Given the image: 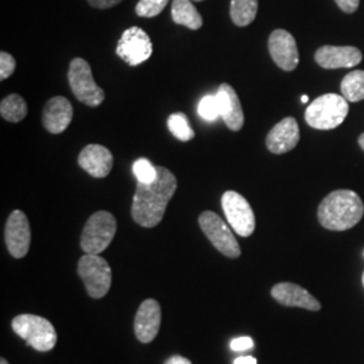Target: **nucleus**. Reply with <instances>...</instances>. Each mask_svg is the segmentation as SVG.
Listing matches in <instances>:
<instances>
[{
  "mask_svg": "<svg viewBox=\"0 0 364 364\" xmlns=\"http://www.w3.org/2000/svg\"><path fill=\"white\" fill-rule=\"evenodd\" d=\"M158 176L151 183H136L132 198L131 216L136 224L144 228L158 225L165 215L171 197L177 189V180L169 169L156 166Z\"/></svg>",
  "mask_w": 364,
  "mask_h": 364,
  "instance_id": "nucleus-1",
  "label": "nucleus"
},
{
  "mask_svg": "<svg viewBox=\"0 0 364 364\" xmlns=\"http://www.w3.org/2000/svg\"><path fill=\"white\" fill-rule=\"evenodd\" d=\"M362 198L348 189H338L321 201L317 216L320 224L331 231H347L362 220Z\"/></svg>",
  "mask_w": 364,
  "mask_h": 364,
  "instance_id": "nucleus-2",
  "label": "nucleus"
},
{
  "mask_svg": "<svg viewBox=\"0 0 364 364\" xmlns=\"http://www.w3.org/2000/svg\"><path fill=\"white\" fill-rule=\"evenodd\" d=\"M348 103L343 95L326 93L313 100L306 108L305 120L316 130L336 129L348 115Z\"/></svg>",
  "mask_w": 364,
  "mask_h": 364,
  "instance_id": "nucleus-3",
  "label": "nucleus"
},
{
  "mask_svg": "<svg viewBox=\"0 0 364 364\" xmlns=\"http://www.w3.org/2000/svg\"><path fill=\"white\" fill-rule=\"evenodd\" d=\"M14 332L39 352H48L57 343V332L52 323L36 314H19L13 320Z\"/></svg>",
  "mask_w": 364,
  "mask_h": 364,
  "instance_id": "nucleus-4",
  "label": "nucleus"
},
{
  "mask_svg": "<svg viewBox=\"0 0 364 364\" xmlns=\"http://www.w3.org/2000/svg\"><path fill=\"white\" fill-rule=\"evenodd\" d=\"M117 234V219L107 210L93 213L81 234L80 245L85 254H102Z\"/></svg>",
  "mask_w": 364,
  "mask_h": 364,
  "instance_id": "nucleus-5",
  "label": "nucleus"
},
{
  "mask_svg": "<svg viewBox=\"0 0 364 364\" xmlns=\"http://www.w3.org/2000/svg\"><path fill=\"white\" fill-rule=\"evenodd\" d=\"M68 80L70 90L80 103L97 107L105 102V91L96 84L91 66L84 58L72 60L68 70Z\"/></svg>",
  "mask_w": 364,
  "mask_h": 364,
  "instance_id": "nucleus-6",
  "label": "nucleus"
},
{
  "mask_svg": "<svg viewBox=\"0 0 364 364\" xmlns=\"http://www.w3.org/2000/svg\"><path fill=\"white\" fill-rule=\"evenodd\" d=\"M77 273L92 299H103L112 284L108 262L97 254H85L78 260Z\"/></svg>",
  "mask_w": 364,
  "mask_h": 364,
  "instance_id": "nucleus-7",
  "label": "nucleus"
},
{
  "mask_svg": "<svg viewBox=\"0 0 364 364\" xmlns=\"http://www.w3.org/2000/svg\"><path fill=\"white\" fill-rule=\"evenodd\" d=\"M198 224L203 232L208 237L209 242L213 245V247L223 255L231 259H236L240 257L242 251L235 235L232 234L228 224L221 220L219 215L210 210H205L200 215Z\"/></svg>",
  "mask_w": 364,
  "mask_h": 364,
  "instance_id": "nucleus-8",
  "label": "nucleus"
},
{
  "mask_svg": "<svg viewBox=\"0 0 364 364\" xmlns=\"http://www.w3.org/2000/svg\"><path fill=\"white\" fill-rule=\"evenodd\" d=\"M221 207L227 221L235 232L248 237L255 231V215L250 203L242 195L234 191L225 192L221 197Z\"/></svg>",
  "mask_w": 364,
  "mask_h": 364,
  "instance_id": "nucleus-9",
  "label": "nucleus"
},
{
  "mask_svg": "<svg viewBox=\"0 0 364 364\" xmlns=\"http://www.w3.org/2000/svg\"><path fill=\"white\" fill-rule=\"evenodd\" d=\"M117 54L130 66L141 65L153 54L151 39L141 27H129L117 42Z\"/></svg>",
  "mask_w": 364,
  "mask_h": 364,
  "instance_id": "nucleus-10",
  "label": "nucleus"
},
{
  "mask_svg": "<svg viewBox=\"0 0 364 364\" xmlns=\"http://www.w3.org/2000/svg\"><path fill=\"white\" fill-rule=\"evenodd\" d=\"M6 245L14 258L26 257L31 243V231L27 216L19 209L14 210L6 224Z\"/></svg>",
  "mask_w": 364,
  "mask_h": 364,
  "instance_id": "nucleus-11",
  "label": "nucleus"
},
{
  "mask_svg": "<svg viewBox=\"0 0 364 364\" xmlns=\"http://www.w3.org/2000/svg\"><path fill=\"white\" fill-rule=\"evenodd\" d=\"M269 52L274 63L282 70L291 72L299 63V53L294 37L282 28L274 30L269 38Z\"/></svg>",
  "mask_w": 364,
  "mask_h": 364,
  "instance_id": "nucleus-12",
  "label": "nucleus"
},
{
  "mask_svg": "<svg viewBox=\"0 0 364 364\" xmlns=\"http://www.w3.org/2000/svg\"><path fill=\"white\" fill-rule=\"evenodd\" d=\"M161 305L156 299H144L136 312L134 321L135 335L141 343L147 344L156 338L161 326Z\"/></svg>",
  "mask_w": 364,
  "mask_h": 364,
  "instance_id": "nucleus-13",
  "label": "nucleus"
},
{
  "mask_svg": "<svg viewBox=\"0 0 364 364\" xmlns=\"http://www.w3.org/2000/svg\"><path fill=\"white\" fill-rule=\"evenodd\" d=\"M363 55L355 46H321L314 54V60L324 69H340L359 65Z\"/></svg>",
  "mask_w": 364,
  "mask_h": 364,
  "instance_id": "nucleus-14",
  "label": "nucleus"
},
{
  "mask_svg": "<svg viewBox=\"0 0 364 364\" xmlns=\"http://www.w3.org/2000/svg\"><path fill=\"white\" fill-rule=\"evenodd\" d=\"M272 296L278 304L289 308H302L312 312H318L321 309V304L306 289L296 284H278L272 289Z\"/></svg>",
  "mask_w": 364,
  "mask_h": 364,
  "instance_id": "nucleus-15",
  "label": "nucleus"
},
{
  "mask_svg": "<svg viewBox=\"0 0 364 364\" xmlns=\"http://www.w3.org/2000/svg\"><path fill=\"white\" fill-rule=\"evenodd\" d=\"M299 142V127L294 117H285L274 126L266 138V146L273 154H285Z\"/></svg>",
  "mask_w": 364,
  "mask_h": 364,
  "instance_id": "nucleus-16",
  "label": "nucleus"
},
{
  "mask_svg": "<svg viewBox=\"0 0 364 364\" xmlns=\"http://www.w3.org/2000/svg\"><path fill=\"white\" fill-rule=\"evenodd\" d=\"M78 165L95 178H105L112 169L114 156L102 144H88L78 156Z\"/></svg>",
  "mask_w": 364,
  "mask_h": 364,
  "instance_id": "nucleus-17",
  "label": "nucleus"
},
{
  "mask_svg": "<svg viewBox=\"0 0 364 364\" xmlns=\"http://www.w3.org/2000/svg\"><path fill=\"white\" fill-rule=\"evenodd\" d=\"M72 119H73V107L66 97L55 96L45 105L43 114H42V123H43V127L50 134L64 132L69 127Z\"/></svg>",
  "mask_w": 364,
  "mask_h": 364,
  "instance_id": "nucleus-18",
  "label": "nucleus"
},
{
  "mask_svg": "<svg viewBox=\"0 0 364 364\" xmlns=\"http://www.w3.org/2000/svg\"><path fill=\"white\" fill-rule=\"evenodd\" d=\"M216 95L219 97L221 117L225 126L230 130H240L245 124V114L237 93L230 84H221Z\"/></svg>",
  "mask_w": 364,
  "mask_h": 364,
  "instance_id": "nucleus-19",
  "label": "nucleus"
},
{
  "mask_svg": "<svg viewBox=\"0 0 364 364\" xmlns=\"http://www.w3.org/2000/svg\"><path fill=\"white\" fill-rule=\"evenodd\" d=\"M171 18L174 23L191 30H198L203 26V18L191 0H173Z\"/></svg>",
  "mask_w": 364,
  "mask_h": 364,
  "instance_id": "nucleus-20",
  "label": "nucleus"
},
{
  "mask_svg": "<svg viewBox=\"0 0 364 364\" xmlns=\"http://www.w3.org/2000/svg\"><path fill=\"white\" fill-rule=\"evenodd\" d=\"M258 13V0H231L230 14L236 26L246 27L254 22Z\"/></svg>",
  "mask_w": 364,
  "mask_h": 364,
  "instance_id": "nucleus-21",
  "label": "nucleus"
},
{
  "mask_svg": "<svg viewBox=\"0 0 364 364\" xmlns=\"http://www.w3.org/2000/svg\"><path fill=\"white\" fill-rule=\"evenodd\" d=\"M0 115L10 123L22 122L27 115V105L25 99L16 93L4 97L0 105Z\"/></svg>",
  "mask_w": 364,
  "mask_h": 364,
  "instance_id": "nucleus-22",
  "label": "nucleus"
},
{
  "mask_svg": "<svg viewBox=\"0 0 364 364\" xmlns=\"http://www.w3.org/2000/svg\"><path fill=\"white\" fill-rule=\"evenodd\" d=\"M341 95L350 102L358 103L364 99V70H352L343 78Z\"/></svg>",
  "mask_w": 364,
  "mask_h": 364,
  "instance_id": "nucleus-23",
  "label": "nucleus"
},
{
  "mask_svg": "<svg viewBox=\"0 0 364 364\" xmlns=\"http://www.w3.org/2000/svg\"><path fill=\"white\" fill-rule=\"evenodd\" d=\"M170 132L181 142H189L195 138V131L192 130L189 120L183 112L171 114L168 119Z\"/></svg>",
  "mask_w": 364,
  "mask_h": 364,
  "instance_id": "nucleus-24",
  "label": "nucleus"
},
{
  "mask_svg": "<svg viewBox=\"0 0 364 364\" xmlns=\"http://www.w3.org/2000/svg\"><path fill=\"white\" fill-rule=\"evenodd\" d=\"M198 115L207 122H215L221 117L220 103L218 95H207L198 103Z\"/></svg>",
  "mask_w": 364,
  "mask_h": 364,
  "instance_id": "nucleus-25",
  "label": "nucleus"
},
{
  "mask_svg": "<svg viewBox=\"0 0 364 364\" xmlns=\"http://www.w3.org/2000/svg\"><path fill=\"white\" fill-rule=\"evenodd\" d=\"M132 170H134L136 180L141 183H151V182L156 181V176H158V170L156 166L146 158H139L138 161H135L132 165Z\"/></svg>",
  "mask_w": 364,
  "mask_h": 364,
  "instance_id": "nucleus-26",
  "label": "nucleus"
},
{
  "mask_svg": "<svg viewBox=\"0 0 364 364\" xmlns=\"http://www.w3.org/2000/svg\"><path fill=\"white\" fill-rule=\"evenodd\" d=\"M169 0H139L135 11L138 16L142 18H153L165 10Z\"/></svg>",
  "mask_w": 364,
  "mask_h": 364,
  "instance_id": "nucleus-27",
  "label": "nucleus"
},
{
  "mask_svg": "<svg viewBox=\"0 0 364 364\" xmlns=\"http://www.w3.org/2000/svg\"><path fill=\"white\" fill-rule=\"evenodd\" d=\"M16 68V61L10 53H0V80L10 77Z\"/></svg>",
  "mask_w": 364,
  "mask_h": 364,
  "instance_id": "nucleus-28",
  "label": "nucleus"
},
{
  "mask_svg": "<svg viewBox=\"0 0 364 364\" xmlns=\"http://www.w3.org/2000/svg\"><path fill=\"white\" fill-rule=\"evenodd\" d=\"M252 347H254V341L251 338H237L231 341V348L234 351H247V350H251Z\"/></svg>",
  "mask_w": 364,
  "mask_h": 364,
  "instance_id": "nucleus-29",
  "label": "nucleus"
},
{
  "mask_svg": "<svg viewBox=\"0 0 364 364\" xmlns=\"http://www.w3.org/2000/svg\"><path fill=\"white\" fill-rule=\"evenodd\" d=\"M335 1L340 7V10L347 14L355 13L359 7V0H335Z\"/></svg>",
  "mask_w": 364,
  "mask_h": 364,
  "instance_id": "nucleus-30",
  "label": "nucleus"
},
{
  "mask_svg": "<svg viewBox=\"0 0 364 364\" xmlns=\"http://www.w3.org/2000/svg\"><path fill=\"white\" fill-rule=\"evenodd\" d=\"M122 0H88L90 6L95 7V9H99V10H107V9H111L114 6H117Z\"/></svg>",
  "mask_w": 364,
  "mask_h": 364,
  "instance_id": "nucleus-31",
  "label": "nucleus"
},
{
  "mask_svg": "<svg viewBox=\"0 0 364 364\" xmlns=\"http://www.w3.org/2000/svg\"><path fill=\"white\" fill-rule=\"evenodd\" d=\"M165 364H192V362H191L189 359L183 358V356H180V355H174V356L169 358Z\"/></svg>",
  "mask_w": 364,
  "mask_h": 364,
  "instance_id": "nucleus-32",
  "label": "nucleus"
},
{
  "mask_svg": "<svg viewBox=\"0 0 364 364\" xmlns=\"http://www.w3.org/2000/svg\"><path fill=\"white\" fill-rule=\"evenodd\" d=\"M234 364H257V359L252 356H240L235 359Z\"/></svg>",
  "mask_w": 364,
  "mask_h": 364,
  "instance_id": "nucleus-33",
  "label": "nucleus"
},
{
  "mask_svg": "<svg viewBox=\"0 0 364 364\" xmlns=\"http://www.w3.org/2000/svg\"><path fill=\"white\" fill-rule=\"evenodd\" d=\"M359 144H360V147L364 150V134L359 136Z\"/></svg>",
  "mask_w": 364,
  "mask_h": 364,
  "instance_id": "nucleus-34",
  "label": "nucleus"
},
{
  "mask_svg": "<svg viewBox=\"0 0 364 364\" xmlns=\"http://www.w3.org/2000/svg\"><path fill=\"white\" fill-rule=\"evenodd\" d=\"M301 102H302V103H308V102H309V97H308L306 95H304V96L301 97Z\"/></svg>",
  "mask_w": 364,
  "mask_h": 364,
  "instance_id": "nucleus-35",
  "label": "nucleus"
},
{
  "mask_svg": "<svg viewBox=\"0 0 364 364\" xmlns=\"http://www.w3.org/2000/svg\"><path fill=\"white\" fill-rule=\"evenodd\" d=\"M0 364H9V362H7L4 358H1V359H0Z\"/></svg>",
  "mask_w": 364,
  "mask_h": 364,
  "instance_id": "nucleus-36",
  "label": "nucleus"
},
{
  "mask_svg": "<svg viewBox=\"0 0 364 364\" xmlns=\"http://www.w3.org/2000/svg\"><path fill=\"white\" fill-rule=\"evenodd\" d=\"M362 281H363V287H364V273H363V277H362Z\"/></svg>",
  "mask_w": 364,
  "mask_h": 364,
  "instance_id": "nucleus-37",
  "label": "nucleus"
},
{
  "mask_svg": "<svg viewBox=\"0 0 364 364\" xmlns=\"http://www.w3.org/2000/svg\"><path fill=\"white\" fill-rule=\"evenodd\" d=\"M193 1H203V0H193Z\"/></svg>",
  "mask_w": 364,
  "mask_h": 364,
  "instance_id": "nucleus-38",
  "label": "nucleus"
}]
</instances>
